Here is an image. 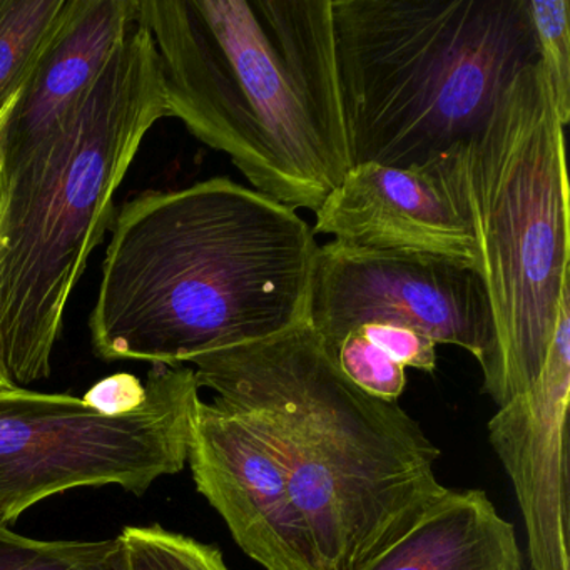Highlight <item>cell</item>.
I'll return each instance as SVG.
<instances>
[{
    "label": "cell",
    "mask_w": 570,
    "mask_h": 570,
    "mask_svg": "<svg viewBox=\"0 0 570 570\" xmlns=\"http://www.w3.org/2000/svg\"><path fill=\"white\" fill-rule=\"evenodd\" d=\"M111 232L89 316L106 362L185 365L308 313L312 226L233 179L141 193L116 212Z\"/></svg>",
    "instance_id": "6da1fadb"
},
{
    "label": "cell",
    "mask_w": 570,
    "mask_h": 570,
    "mask_svg": "<svg viewBox=\"0 0 570 570\" xmlns=\"http://www.w3.org/2000/svg\"><path fill=\"white\" fill-rule=\"evenodd\" d=\"M171 118L255 191L316 213L352 168L332 0H139Z\"/></svg>",
    "instance_id": "7a4b0ae2"
},
{
    "label": "cell",
    "mask_w": 570,
    "mask_h": 570,
    "mask_svg": "<svg viewBox=\"0 0 570 570\" xmlns=\"http://www.w3.org/2000/svg\"><path fill=\"white\" fill-rule=\"evenodd\" d=\"M189 363L278 450L313 570H358L445 492L440 450L399 403L358 389L306 316Z\"/></svg>",
    "instance_id": "3957f363"
},
{
    "label": "cell",
    "mask_w": 570,
    "mask_h": 570,
    "mask_svg": "<svg viewBox=\"0 0 570 570\" xmlns=\"http://www.w3.org/2000/svg\"><path fill=\"white\" fill-rule=\"evenodd\" d=\"M171 118L155 42L129 28L65 121L0 159V325L19 386L51 375L66 309L148 132Z\"/></svg>",
    "instance_id": "277c9868"
},
{
    "label": "cell",
    "mask_w": 570,
    "mask_h": 570,
    "mask_svg": "<svg viewBox=\"0 0 570 570\" xmlns=\"http://www.w3.org/2000/svg\"><path fill=\"white\" fill-rule=\"evenodd\" d=\"M352 166L413 168L475 138L539 62L529 0H332Z\"/></svg>",
    "instance_id": "5b68a950"
},
{
    "label": "cell",
    "mask_w": 570,
    "mask_h": 570,
    "mask_svg": "<svg viewBox=\"0 0 570 570\" xmlns=\"http://www.w3.org/2000/svg\"><path fill=\"white\" fill-rule=\"evenodd\" d=\"M542 62L460 148L463 208L493 320L483 392L502 406L539 379L570 285L566 139Z\"/></svg>",
    "instance_id": "8992f818"
},
{
    "label": "cell",
    "mask_w": 570,
    "mask_h": 570,
    "mask_svg": "<svg viewBox=\"0 0 570 570\" xmlns=\"http://www.w3.org/2000/svg\"><path fill=\"white\" fill-rule=\"evenodd\" d=\"M142 405L102 415L78 396L19 389L0 393V525L29 507L81 487L142 495L188 462L195 370L153 365Z\"/></svg>",
    "instance_id": "52a82bcc"
},
{
    "label": "cell",
    "mask_w": 570,
    "mask_h": 570,
    "mask_svg": "<svg viewBox=\"0 0 570 570\" xmlns=\"http://www.w3.org/2000/svg\"><path fill=\"white\" fill-rule=\"evenodd\" d=\"M306 318L330 353L368 323L409 326L432 342L455 345L485 366L493 320L475 266L426 253L368 252L340 243L316 249Z\"/></svg>",
    "instance_id": "ba28073f"
},
{
    "label": "cell",
    "mask_w": 570,
    "mask_h": 570,
    "mask_svg": "<svg viewBox=\"0 0 570 570\" xmlns=\"http://www.w3.org/2000/svg\"><path fill=\"white\" fill-rule=\"evenodd\" d=\"M188 462L196 489L246 556L266 570H313L278 450L245 413L199 396Z\"/></svg>",
    "instance_id": "9c48e42d"
},
{
    "label": "cell",
    "mask_w": 570,
    "mask_h": 570,
    "mask_svg": "<svg viewBox=\"0 0 570 570\" xmlns=\"http://www.w3.org/2000/svg\"><path fill=\"white\" fill-rule=\"evenodd\" d=\"M462 145L413 168L352 166L315 213L313 233L333 236L350 248L426 253L479 268V249L463 208Z\"/></svg>",
    "instance_id": "30bf717a"
},
{
    "label": "cell",
    "mask_w": 570,
    "mask_h": 570,
    "mask_svg": "<svg viewBox=\"0 0 570 570\" xmlns=\"http://www.w3.org/2000/svg\"><path fill=\"white\" fill-rule=\"evenodd\" d=\"M569 400L570 285L539 379L489 422L490 445L519 500L532 570H569Z\"/></svg>",
    "instance_id": "8fae6325"
},
{
    "label": "cell",
    "mask_w": 570,
    "mask_h": 570,
    "mask_svg": "<svg viewBox=\"0 0 570 570\" xmlns=\"http://www.w3.org/2000/svg\"><path fill=\"white\" fill-rule=\"evenodd\" d=\"M139 0H68L0 125L2 161L28 151L65 121L135 24Z\"/></svg>",
    "instance_id": "7c38bea8"
},
{
    "label": "cell",
    "mask_w": 570,
    "mask_h": 570,
    "mask_svg": "<svg viewBox=\"0 0 570 570\" xmlns=\"http://www.w3.org/2000/svg\"><path fill=\"white\" fill-rule=\"evenodd\" d=\"M358 570H522V552L483 490L445 489Z\"/></svg>",
    "instance_id": "4fadbf2b"
},
{
    "label": "cell",
    "mask_w": 570,
    "mask_h": 570,
    "mask_svg": "<svg viewBox=\"0 0 570 570\" xmlns=\"http://www.w3.org/2000/svg\"><path fill=\"white\" fill-rule=\"evenodd\" d=\"M68 0H0V116L24 88Z\"/></svg>",
    "instance_id": "5bb4252c"
},
{
    "label": "cell",
    "mask_w": 570,
    "mask_h": 570,
    "mask_svg": "<svg viewBox=\"0 0 570 570\" xmlns=\"http://www.w3.org/2000/svg\"><path fill=\"white\" fill-rule=\"evenodd\" d=\"M0 570H128L125 543L106 540H36L0 525Z\"/></svg>",
    "instance_id": "9a60e30c"
},
{
    "label": "cell",
    "mask_w": 570,
    "mask_h": 570,
    "mask_svg": "<svg viewBox=\"0 0 570 570\" xmlns=\"http://www.w3.org/2000/svg\"><path fill=\"white\" fill-rule=\"evenodd\" d=\"M119 539L128 570H229L218 547L161 525L126 527Z\"/></svg>",
    "instance_id": "2e32d148"
},
{
    "label": "cell",
    "mask_w": 570,
    "mask_h": 570,
    "mask_svg": "<svg viewBox=\"0 0 570 570\" xmlns=\"http://www.w3.org/2000/svg\"><path fill=\"white\" fill-rule=\"evenodd\" d=\"M529 11L557 116L566 128L570 121V2L529 0Z\"/></svg>",
    "instance_id": "e0dca14e"
},
{
    "label": "cell",
    "mask_w": 570,
    "mask_h": 570,
    "mask_svg": "<svg viewBox=\"0 0 570 570\" xmlns=\"http://www.w3.org/2000/svg\"><path fill=\"white\" fill-rule=\"evenodd\" d=\"M332 355L340 370L368 395L396 402L405 390V368L358 330H350Z\"/></svg>",
    "instance_id": "ac0fdd59"
},
{
    "label": "cell",
    "mask_w": 570,
    "mask_h": 570,
    "mask_svg": "<svg viewBox=\"0 0 570 570\" xmlns=\"http://www.w3.org/2000/svg\"><path fill=\"white\" fill-rule=\"evenodd\" d=\"M370 342L389 353L396 363L406 368L433 372L436 366V343L409 326L393 323H368L356 326Z\"/></svg>",
    "instance_id": "d6986e66"
},
{
    "label": "cell",
    "mask_w": 570,
    "mask_h": 570,
    "mask_svg": "<svg viewBox=\"0 0 570 570\" xmlns=\"http://www.w3.org/2000/svg\"><path fill=\"white\" fill-rule=\"evenodd\" d=\"M146 399V386L141 380L129 373L102 379L82 396L86 403L98 410L102 415H122L142 405Z\"/></svg>",
    "instance_id": "ffe728a7"
},
{
    "label": "cell",
    "mask_w": 570,
    "mask_h": 570,
    "mask_svg": "<svg viewBox=\"0 0 570 570\" xmlns=\"http://www.w3.org/2000/svg\"><path fill=\"white\" fill-rule=\"evenodd\" d=\"M19 389L18 383L9 372L8 360H6L4 336H2V325H0V393L12 392Z\"/></svg>",
    "instance_id": "44dd1931"
},
{
    "label": "cell",
    "mask_w": 570,
    "mask_h": 570,
    "mask_svg": "<svg viewBox=\"0 0 570 570\" xmlns=\"http://www.w3.org/2000/svg\"><path fill=\"white\" fill-rule=\"evenodd\" d=\"M9 106H11V105H9ZM9 106H8V108H6V111L2 112V116H0V125H2V121H4V116H6V112H8Z\"/></svg>",
    "instance_id": "7402d4cb"
}]
</instances>
